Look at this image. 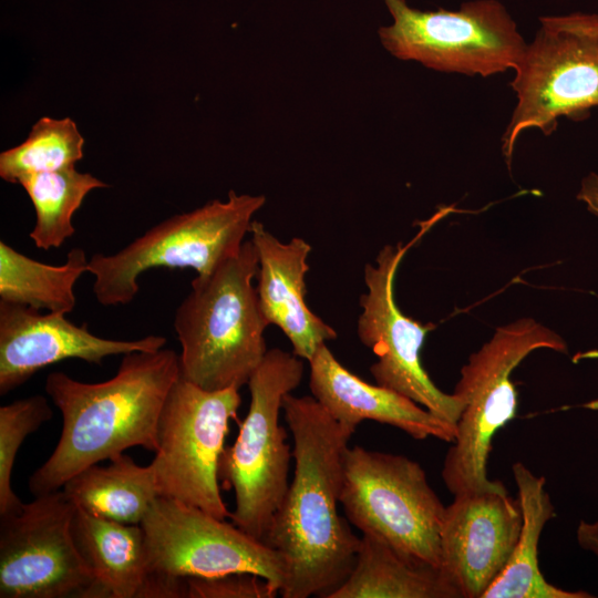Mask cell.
<instances>
[{"instance_id": "6da1fadb", "label": "cell", "mask_w": 598, "mask_h": 598, "mask_svg": "<svg viewBox=\"0 0 598 598\" xmlns=\"http://www.w3.org/2000/svg\"><path fill=\"white\" fill-rule=\"evenodd\" d=\"M282 411L293 439L295 470L264 543L288 563L282 598H328L351 573L361 543L338 511L353 433L313 396L288 393Z\"/></svg>"}, {"instance_id": "7a4b0ae2", "label": "cell", "mask_w": 598, "mask_h": 598, "mask_svg": "<svg viewBox=\"0 0 598 598\" xmlns=\"http://www.w3.org/2000/svg\"><path fill=\"white\" fill-rule=\"evenodd\" d=\"M179 377V354L164 348L124 354L115 375L99 383L59 371L48 374L44 388L62 414V432L30 476V492L58 491L76 473L130 447L155 453L161 413Z\"/></svg>"}, {"instance_id": "3957f363", "label": "cell", "mask_w": 598, "mask_h": 598, "mask_svg": "<svg viewBox=\"0 0 598 598\" xmlns=\"http://www.w3.org/2000/svg\"><path fill=\"white\" fill-rule=\"evenodd\" d=\"M258 257L252 243L206 275H197L178 306L174 330L181 343V378L208 391L240 389L262 362L264 317L252 286Z\"/></svg>"}, {"instance_id": "277c9868", "label": "cell", "mask_w": 598, "mask_h": 598, "mask_svg": "<svg viewBox=\"0 0 598 598\" xmlns=\"http://www.w3.org/2000/svg\"><path fill=\"white\" fill-rule=\"evenodd\" d=\"M537 349L567 353V343L534 319L522 318L498 327L462 367L453 393L464 408L441 473L453 495L494 488L501 483L487 477L492 440L516 414L517 394L512 373Z\"/></svg>"}, {"instance_id": "5b68a950", "label": "cell", "mask_w": 598, "mask_h": 598, "mask_svg": "<svg viewBox=\"0 0 598 598\" xmlns=\"http://www.w3.org/2000/svg\"><path fill=\"white\" fill-rule=\"evenodd\" d=\"M303 361L293 352L268 350L248 381L250 403L235 442L225 446L218 476L235 494L229 518L264 542L289 487L293 458L280 424L283 398L301 382Z\"/></svg>"}, {"instance_id": "8992f818", "label": "cell", "mask_w": 598, "mask_h": 598, "mask_svg": "<svg viewBox=\"0 0 598 598\" xmlns=\"http://www.w3.org/2000/svg\"><path fill=\"white\" fill-rule=\"evenodd\" d=\"M265 203L262 195L230 190L226 200L215 199L172 216L115 254H94L89 272L94 276L96 300L103 306L130 303L140 290V276L152 268L209 274L240 250L254 215Z\"/></svg>"}, {"instance_id": "52a82bcc", "label": "cell", "mask_w": 598, "mask_h": 598, "mask_svg": "<svg viewBox=\"0 0 598 598\" xmlns=\"http://www.w3.org/2000/svg\"><path fill=\"white\" fill-rule=\"evenodd\" d=\"M515 72L518 101L502 138L508 166L522 132L550 135L559 117L585 120L598 106V14L542 17Z\"/></svg>"}, {"instance_id": "ba28073f", "label": "cell", "mask_w": 598, "mask_h": 598, "mask_svg": "<svg viewBox=\"0 0 598 598\" xmlns=\"http://www.w3.org/2000/svg\"><path fill=\"white\" fill-rule=\"evenodd\" d=\"M347 519L401 554L440 569L445 506L422 466L403 455L347 447L340 495Z\"/></svg>"}, {"instance_id": "9c48e42d", "label": "cell", "mask_w": 598, "mask_h": 598, "mask_svg": "<svg viewBox=\"0 0 598 598\" xmlns=\"http://www.w3.org/2000/svg\"><path fill=\"white\" fill-rule=\"evenodd\" d=\"M393 23L379 29L395 58L466 75L514 69L527 44L505 7L496 0L465 2L457 11H421L405 0H383Z\"/></svg>"}, {"instance_id": "30bf717a", "label": "cell", "mask_w": 598, "mask_h": 598, "mask_svg": "<svg viewBox=\"0 0 598 598\" xmlns=\"http://www.w3.org/2000/svg\"><path fill=\"white\" fill-rule=\"evenodd\" d=\"M238 389L204 390L183 378L172 386L158 422V446L150 464L159 496L230 516L220 494L219 461L230 420L241 403Z\"/></svg>"}, {"instance_id": "8fae6325", "label": "cell", "mask_w": 598, "mask_h": 598, "mask_svg": "<svg viewBox=\"0 0 598 598\" xmlns=\"http://www.w3.org/2000/svg\"><path fill=\"white\" fill-rule=\"evenodd\" d=\"M141 526L150 577L179 584L249 573L268 580L279 595L287 581L289 567L281 553L200 508L158 496Z\"/></svg>"}, {"instance_id": "7c38bea8", "label": "cell", "mask_w": 598, "mask_h": 598, "mask_svg": "<svg viewBox=\"0 0 598 598\" xmlns=\"http://www.w3.org/2000/svg\"><path fill=\"white\" fill-rule=\"evenodd\" d=\"M75 511L60 488L0 516V598L96 597L71 532Z\"/></svg>"}, {"instance_id": "4fadbf2b", "label": "cell", "mask_w": 598, "mask_h": 598, "mask_svg": "<svg viewBox=\"0 0 598 598\" xmlns=\"http://www.w3.org/2000/svg\"><path fill=\"white\" fill-rule=\"evenodd\" d=\"M409 244L385 245L375 264L364 267L367 292L360 296L362 308L358 318L359 340L377 355L370 367L375 383L394 390L437 417L457 425L463 403L454 394L441 391L421 364L420 351L432 324H422L399 309L394 299V277ZM457 427V426H456Z\"/></svg>"}, {"instance_id": "5bb4252c", "label": "cell", "mask_w": 598, "mask_h": 598, "mask_svg": "<svg viewBox=\"0 0 598 598\" xmlns=\"http://www.w3.org/2000/svg\"><path fill=\"white\" fill-rule=\"evenodd\" d=\"M522 522L518 499L502 483L454 495L440 530V571L460 598H483L505 569Z\"/></svg>"}, {"instance_id": "9a60e30c", "label": "cell", "mask_w": 598, "mask_h": 598, "mask_svg": "<svg viewBox=\"0 0 598 598\" xmlns=\"http://www.w3.org/2000/svg\"><path fill=\"white\" fill-rule=\"evenodd\" d=\"M65 316L0 300L1 395L25 383L39 370L66 359L100 365L110 355L157 351L167 341L157 334L136 340L106 339Z\"/></svg>"}, {"instance_id": "2e32d148", "label": "cell", "mask_w": 598, "mask_h": 598, "mask_svg": "<svg viewBox=\"0 0 598 598\" xmlns=\"http://www.w3.org/2000/svg\"><path fill=\"white\" fill-rule=\"evenodd\" d=\"M308 363L312 396L352 433L361 422L371 420L398 427L416 440L432 436L454 442L456 425L394 390L357 377L337 360L326 343Z\"/></svg>"}, {"instance_id": "e0dca14e", "label": "cell", "mask_w": 598, "mask_h": 598, "mask_svg": "<svg viewBox=\"0 0 598 598\" xmlns=\"http://www.w3.org/2000/svg\"><path fill=\"white\" fill-rule=\"evenodd\" d=\"M249 235L258 257L256 290L260 310L269 324L281 329L292 352L310 361L322 344L337 338L336 330L305 300L311 246L300 237L282 243L257 220H252Z\"/></svg>"}, {"instance_id": "ac0fdd59", "label": "cell", "mask_w": 598, "mask_h": 598, "mask_svg": "<svg viewBox=\"0 0 598 598\" xmlns=\"http://www.w3.org/2000/svg\"><path fill=\"white\" fill-rule=\"evenodd\" d=\"M71 532L95 577L96 597H143L150 570L141 525L105 519L76 507Z\"/></svg>"}, {"instance_id": "d6986e66", "label": "cell", "mask_w": 598, "mask_h": 598, "mask_svg": "<svg viewBox=\"0 0 598 598\" xmlns=\"http://www.w3.org/2000/svg\"><path fill=\"white\" fill-rule=\"evenodd\" d=\"M512 473L518 492L522 528L514 551L502 574L483 598H591L584 590H565L548 582L539 569L538 544L542 532L555 508L545 491L546 480L523 463L516 462Z\"/></svg>"}, {"instance_id": "ffe728a7", "label": "cell", "mask_w": 598, "mask_h": 598, "mask_svg": "<svg viewBox=\"0 0 598 598\" xmlns=\"http://www.w3.org/2000/svg\"><path fill=\"white\" fill-rule=\"evenodd\" d=\"M328 598H460L439 568L362 534L353 568Z\"/></svg>"}, {"instance_id": "44dd1931", "label": "cell", "mask_w": 598, "mask_h": 598, "mask_svg": "<svg viewBox=\"0 0 598 598\" xmlns=\"http://www.w3.org/2000/svg\"><path fill=\"white\" fill-rule=\"evenodd\" d=\"M62 489L89 514L132 525H141L159 496L151 465H138L124 453L106 466L82 470Z\"/></svg>"}, {"instance_id": "7402d4cb", "label": "cell", "mask_w": 598, "mask_h": 598, "mask_svg": "<svg viewBox=\"0 0 598 598\" xmlns=\"http://www.w3.org/2000/svg\"><path fill=\"white\" fill-rule=\"evenodd\" d=\"M84 272H89V259L80 247L68 252L63 265L53 266L0 241L1 301L68 315L76 303L74 286Z\"/></svg>"}, {"instance_id": "603a6c76", "label": "cell", "mask_w": 598, "mask_h": 598, "mask_svg": "<svg viewBox=\"0 0 598 598\" xmlns=\"http://www.w3.org/2000/svg\"><path fill=\"white\" fill-rule=\"evenodd\" d=\"M35 210V225L29 236L37 248H59L73 236L72 218L86 195L109 185L75 166L37 173L22 177L19 183Z\"/></svg>"}, {"instance_id": "cb8c5ba5", "label": "cell", "mask_w": 598, "mask_h": 598, "mask_svg": "<svg viewBox=\"0 0 598 598\" xmlns=\"http://www.w3.org/2000/svg\"><path fill=\"white\" fill-rule=\"evenodd\" d=\"M84 143L70 117H41L21 144L0 154V177L18 184L28 175L75 166L83 157Z\"/></svg>"}, {"instance_id": "d4e9b609", "label": "cell", "mask_w": 598, "mask_h": 598, "mask_svg": "<svg viewBox=\"0 0 598 598\" xmlns=\"http://www.w3.org/2000/svg\"><path fill=\"white\" fill-rule=\"evenodd\" d=\"M53 416L43 395H32L0 406V516L18 513L23 502L12 489L16 457L25 437Z\"/></svg>"}, {"instance_id": "484cf974", "label": "cell", "mask_w": 598, "mask_h": 598, "mask_svg": "<svg viewBox=\"0 0 598 598\" xmlns=\"http://www.w3.org/2000/svg\"><path fill=\"white\" fill-rule=\"evenodd\" d=\"M188 598H275L279 590L268 580L249 573L188 578Z\"/></svg>"}, {"instance_id": "4316f807", "label": "cell", "mask_w": 598, "mask_h": 598, "mask_svg": "<svg viewBox=\"0 0 598 598\" xmlns=\"http://www.w3.org/2000/svg\"><path fill=\"white\" fill-rule=\"evenodd\" d=\"M576 539L584 550L598 556V519L594 522L580 520L576 529Z\"/></svg>"}, {"instance_id": "83f0119b", "label": "cell", "mask_w": 598, "mask_h": 598, "mask_svg": "<svg viewBox=\"0 0 598 598\" xmlns=\"http://www.w3.org/2000/svg\"><path fill=\"white\" fill-rule=\"evenodd\" d=\"M577 198L587 205V208L598 215V175L590 173L582 182Z\"/></svg>"}]
</instances>
